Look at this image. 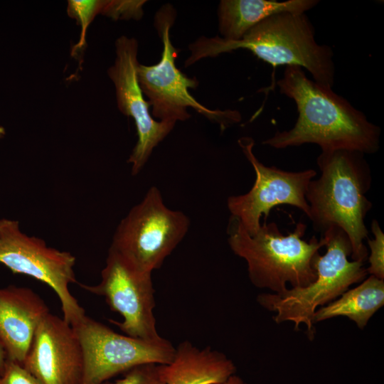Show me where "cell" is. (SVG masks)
Returning <instances> with one entry per match:
<instances>
[{"label":"cell","mask_w":384,"mask_h":384,"mask_svg":"<svg viewBox=\"0 0 384 384\" xmlns=\"http://www.w3.org/2000/svg\"><path fill=\"white\" fill-rule=\"evenodd\" d=\"M277 85L281 94L294 101L298 117L291 129L276 132L263 145L284 149L313 143L321 151L348 149L364 154L379 149L380 128L332 89L309 79L302 68L287 66Z\"/></svg>","instance_id":"6da1fadb"},{"label":"cell","mask_w":384,"mask_h":384,"mask_svg":"<svg viewBox=\"0 0 384 384\" xmlns=\"http://www.w3.org/2000/svg\"><path fill=\"white\" fill-rule=\"evenodd\" d=\"M188 67L205 58L238 49L250 50L272 66H299L309 72L319 85L332 88L335 65L333 51L315 40V30L306 14L280 13L261 21L238 41L201 36L188 46Z\"/></svg>","instance_id":"7a4b0ae2"},{"label":"cell","mask_w":384,"mask_h":384,"mask_svg":"<svg viewBox=\"0 0 384 384\" xmlns=\"http://www.w3.org/2000/svg\"><path fill=\"white\" fill-rule=\"evenodd\" d=\"M364 154L355 150L321 151L317 165L321 172L307 187L309 218L316 232L323 233L333 225L348 235L353 260L365 262L368 252L363 240L368 238L365 218L372 208L366 194L372 176Z\"/></svg>","instance_id":"3957f363"},{"label":"cell","mask_w":384,"mask_h":384,"mask_svg":"<svg viewBox=\"0 0 384 384\" xmlns=\"http://www.w3.org/2000/svg\"><path fill=\"white\" fill-rule=\"evenodd\" d=\"M306 225L299 223L294 231L283 235L274 222L264 220L258 230L250 235L240 221L230 216L228 228V242L233 252L244 259L248 277L258 288L279 294L288 289L304 287L312 283L316 271L312 260L325 246L322 237L312 236L304 240Z\"/></svg>","instance_id":"277c9868"},{"label":"cell","mask_w":384,"mask_h":384,"mask_svg":"<svg viewBox=\"0 0 384 384\" xmlns=\"http://www.w3.org/2000/svg\"><path fill=\"white\" fill-rule=\"evenodd\" d=\"M322 235L326 252L324 255L316 253L312 260L316 274L312 283L288 288L279 294L262 293L257 297L261 306L275 312L273 320L277 324L292 321L295 330L304 324L310 339L315 334L314 316L318 307L333 302L368 274L363 262L348 260L352 253L351 242L341 228L333 225Z\"/></svg>","instance_id":"5b68a950"},{"label":"cell","mask_w":384,"mask_h":384,"mask_svg":"<svg viewBox=\"0 0 384 384\" xmlns=\"http://www.w3.org/2000/svg\"><path fill=\"white\" fill-rule=\"evenodd\" d=\"M176 10L169 4H164L156 12L154 26L163 43L159 62L155 65L139 64L138 80L144 94L147 97L151 114L159 121L175 124L190 118L188 108L194 109L209 120L217 123L222 131L239 123L242 117L237 110H210L198 102L190 93L196 89L198 81L188 78L176 66L178 50L171 41L170 30L176 18Z\"/></svg>","instance_id":"8992f818"},{"label":"cell","mask_w":384,"mask_h":384,"mask_svg":"<svg viewBox=\"0 0 384 384\" xmlns=\"http://www.w3.org/2000/svg\"><path fill=\"white\" fill-rule=\"evenodd\" d=\"M188 217L166 206L156 186H151L142 200L121 220L110 249L134 267L152 273L187 234Z\"/></svg>","instance_id":"52a82bcc"},{"label":"cell","mask_w":384,"mask_h":384,"mask_svg":"<svg viewBox=\"0 0 384 384\" xmlns=\"http://www.w3.org/2000/svg\"><path fill=\"white\" fill-rule=\"evenodd\" d=\"M0 263L14 274L28 275L49 286L59 299L63 318L71 326L85 315L69 290L70 284L76 282L75 257L23 233L17 220L0 219Z\"/></svg>","instance_id":"ba28073f"},{"label":"cell","mask_w":384,"mask_h":384,"mask_svg":"<svg viewBox=\"0 0 384 384\" xmlns=\"http://www.w3.org/2000/svg\"><path fill=\"white\" fill-rule=\"evenodd\" d=\"M72 326L83 351L80 384H102L137 366L168 365L174 358L176 347L163 337L146 341L120 334L86 315Z\"/></svg>","instance_id":"9c48e42d"},{"label":"cell","mask_w":384,"mask_h":384,"mask_svg":"<svg viewBox=\"0 0 384 384\" xmlns=\"http://www.w3.org/2000/svg\"><path fill=\"white\" fill-rule=\"evenodd\" d=\"M151 275L152 273L138 270L109 248L100 282L95 285L80 286L103 297L110 309L122 316V321H109L125 335L157 341L162 337L156 327L155 290Z\"/></svg>","instance_id":"30bf717a"},{"label":"cell","mask_w":384,"mask_h":384,"mask_svg":"<svg viewBox=\"0 0 384 384\" xmlns=\"http://www.w3.org/2000/svg\"><path fill=\"white\" fill-rule=\"evenodd\" d=\"M238 142L252 166L255 180L246 193L228 198L227 206L231 216L236 218L250 235L255 234L260 228L262 216L267 220L271 209L278 205L297 207L309 218L310 210L306 193L316 171L306 169L292 172L267 166L253 153V139L244 137Z\"/></svg>","instance_id":"8fae6325"},{"label":"cell","mask_w":384,"mask_h":384,"mask_svg":"<svg viewBox=\"0 0 384 384\" xmlns=\"http://www.w3.org/2000/svg\"><path fill=\"white\" fill-rule=\"evenodd\" d=\"M115 47L114 63L107 73L115 87L118 109L124 115L132 117L136 125L138 139L127 161L132 165V175L136 176L175 124L157 121L149 112V105L138 80L137 41L122 36L117 39Z\"/></svg>","instance_id":"7c38bea8"},{"label":"cell","mask_w":384,"mask_h":384,"mask_svg":"<svg viewBox=\"0 0 384 384\" xmlns=\"http://www.w3.org/2000/svg\"><path fill=\"white\" fill-rule=\"evenodd\" d=\"M22 366L43 384H80L84 357L74 328L49 312L37 327Z\"/></svg>","instance_id":"4fadbf2b"},{"label":"cell","mask_w":384,"mask_h":384,"mask_svg":"<svg viewBox=\"0 0 384 384\" xmlns=\"http://www.w3.org/2000/svg\"><path fill=\"white\" fill-rule=\"evenodd\" d=\"M49 312L43 299L30 288H0V346L7 361L23 365L37 327Z\"/></svg>","instance_id":"5bb4252c"},{"label":"cell","mask_w":384,"mask_h":384,"mask_svg":"<svg viewBox=\"0 0 384 384\" xmlns=\"http://www.w3.org/2000/svg\"><path fill=\"white\" fill-rule=\"evenodd\" d=\"M236 371L223 353L210 346L199 348L187 340L176 347L172 362L164 367L166 384H221Z\"/></svg>","instance_id":"9a60e30c"},{"label":"cell","mask_w":384,"mask_h":384,"mask_svg":"<svg viewBox=\"0 0 384 384\" xmlns=\"http://www.w3.org/2000/svg\"><path fill=\"white\" fill-rule=\"evenodd\" d=\"M318 0H222L218 16L221 38L240 39L250 29L265 19L280 13L305 14Z\"/></svg>","instance_id":"2e32d148"},{"label":"cell","mask_w":384,"mask_h":384,"mask_svg":"<svg viewBox=\"0 0 384 384\" xmlns=\"http://www.w3.org/2000/svg\"><path fill=\"white\" fill-rule=\"evenodd\" d=\"M383 304L384 280L370 275L358 286L348 289L339 298L318 309L314 316V323L343 316L363 329Z\"/></svg>","instance_id":"e0dca14e"},{"label":"cell","mask_w":384,"mask_h":384,"mask_svg":"<svg viewBox=\"0 0 384 384\" xmlns=\"http://www.w3.org/2000/svg\"><path fill=\"white\" fill-rule=\"evenodd\" d=\"M102 0H70L68 5V14L76 20L81 27V33L78 43L75 46L72 53H78L82 50L85 45L86 31L95 16L101 14Z\"/></svg>","instance_id":"ac0fdd59"},{"label":"cell","mask_w":384,"mask_h":384,"mask_svg":"<svg viewBox=\"0 0 384 384\" xmlns=\"http://www.w3.org/2000/svg\"><path fill=\"white\" fill-rule=\"evenodd\" d=\"M164 367L152 363L139 365L124 373L122 378L102 384H166Z\"/></svg>","instance_id":"d6986e66"},{"label":"cell","mask_w":384,"mask_h":384,"mask_svg":"<svg viewBox=\"0 0 384 384\" xmlns=\"http://www.w3.org/2000/svg\"><path fill=\"white\" fill-rule=\"evenodd\" d=\"M370 230L374 238H367L370 252L366 270L370 275L384 280V234L375 219L372 220Z\"/></svg>","instance_id":"ffe728a7"},{"label":"cell","mask_w":384,"mask_h":384,"mask_svg":"<svg viewBox=\"0 0 384 384\" xmlns=\"http://www.w3.org/2000/svg\"><path fill=\"white\" fill-rule=\"evenodd\" d=\"M144 0H105L101 14L113 20H139L143 16Z\"/></svg>","instance_id":"44dd1931"},{"label":"cell","mask_w":384,"mask_h":384,"mask_svg":"<svg viewBox=\"0 0 384 384\" xmlns=\"http://www.w3.org/2000/svg\"><path fill=\"white\" fill-rule=\"evenodd\" d=\"M0 384H43L18 363L6 361L2 373L0 375Z\"/></svg>","instance_id":"7402d4cb"},{"label":"cell","mask_w":384,"mask_h":384,"mask_svg":"<svg viewBox=\"0 0 384 384\" xmlns=\"http://www.w3.org/2000/svg\"><path fill=\"white\" fill-rule=\"evenodd\" d=\"M221 384H250L245 381L242 378L234 374L229 377L225 381Z\"/></svg>","instance_id":"603a6c76"},{"label":"cell","mask_w":384,"mask_h":384,"mask_svg":"<svg viewBox=\"0 0 384 384\" xmlns=\"http://www.w3.org/2000/svg\"><path fill=\"white\" fill-rule=\"evenodd\" d=\"M6 361L7 360H6V354L4 350L2 349V348L0 346V375L2 373L4 370Z\"/></svg>","instance_id":"cb8c5ba5"}]
</instances>
